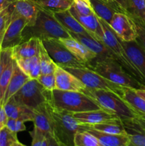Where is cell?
I'll return each instance as SVG.
<instances>
[{
  "instance_id": "cell-1",
  "label": "cell",
  "mask_w": 145,
  "mask_h": 146,
  "mask_svg": "<svg viewBox=\"0 0 145 146\" xmlns=\"http://www.w3.org/2000/svg\"><path fill=\"white\" fill-rule=\"evenodd\" d=\"M46 106L52 121L53 136L63 146L74 145V137L78 131H86L88 125L80 124L72 113L58 109L48 101Z\"/></svg>"
},
{
  "instance_id": "cell-2",
  "label": "cell",
  "mask_w": 145,
  "mask_h": 146,
  "mask_svg": "<svg viewBox=\"0 0 145 146\" xmlns=\"http://www.w3.org/2000/svg\"><path fill=\"white\" fill-rule=\"evenodd\" d=\"M22 36L24 41L31 37H36L40 40L71 37L69 32L54 17L52 10L43 7L38 12L35 24L31 27H26Z\"/></svg>"
},
{
  "instance_id": "cell-3",
  "label": "cell",
  "mask_w": 145,
  "mask_h": 146,
  "mask_svg": "<svg viewBox=\"0 0 145 146\" xmlns=\"http://www.w3.org/2000/svg\"><path fill=\"white\" fill-rule=\"evenodd\" d=\"M88 68L115 84L132 89H144L145 87L128 74L113 57L95 58Z\"/></svg>"
},
{
  "instance_id": "cell-4",
  "label": "cell",
  "mask_w": 145,
  "mask_h": 146,
  "mask_svg": "<svg viewBox=\"0 0 145 146\" xmlns=\"http://www.w3.org/2000/svg\"><path fill=\"white\" fill-rule=\"evenodd\" d=\"M48 101L58 109L64 110L72 113L101 108L89 96L83 93L76 91L57 89L48 91Z\"/></svg>"
},
{
  "instance_id": "cell-5",
  "label": "cell",
  "mask_w": 145,
  "mask_h": 146,
  "mask_svg": "<svg viewBox=\"0 0 145 146\" xmlns=\"http://www.w3.org/2000/svg\"><path fill=\"white\" fill-rule=\"evenodd\" d=\"M82 93L94 100L102 109L115 114L122 120L133 119L138 116L137 113L122 98L113 93L89 88Z\"/></svg>"
},
{
  "instance_id": "cell-6",
  "label": "cell",
  "mask_w": 145,
  "mask_h": 146,
  "mask_svg": "<svg viewBox=\"0 0 145 146\" xmlns=\"http://www.w3.org/2000/svg\"><path fill=\"white\" fill-rule=\"evenodd\" d=\"M99 19L103 30L104 36L102 38V42L109 48L112 57L121 64L128 74H130L133 78L145 87L144 79L130 61L119 38L117 36L106 21L101 19L100 18H99Z\"/></svg>"
},
{
  "instance_id": "cell-7",
  "label": "cell",
  "mask_w": 145,
  "mask_h": 146,
  "mask_svg": "<svg viewBox=\"0 0 145 146\" xmlns=\"http://www.w3.org/2000/svg\"><path fill=\"white\" fill-rule=\"evenodd\" d=\"M65 69L76 76L87 88L109 91L122 98V94L125 87L112 82L90 68H65Z\"/></svg>"
},
{
  "instance_id": "cell-8",
  "label": "cell",
  "mask_w": 145,
  "mask_h": 146,
  "mask_svg": "<svg viewBox=\"0 0 145 146\" xmlns=\"http://www.w3.org/2000/svg\"><path fill=\"white\" fill-rule=\"evenodd\" d=\"M53 61L62 68H88V64L75 56L58 39L41 40Z\"/></svg>"
},
{
  "instance_id": "cell-9",
  "label": "cell",
  "mask_w": 145,
  "mask_h": 146,
  "mask_svg": "<svg viewBox=\"0 0 145 146\" xmlns=\"http://www.w3.org/2000/svg\"><path fill=\"white\" fill-rule=\"evenodd\" d=\"M48 91L37 79H30L11 98L18 104L34 110L48 101Z\"/></svg>"
},
{
  "instance_id": "cell-10",
  "label": "cell",
  "mask_w": 145,
  "mask_h": 146,
  "mask_svg": "<svg viewBox=\"0 0 145 146\" xmlns=\"http://www.w3.org/2000/svg\"><path fill=\"white\" fill-rule=\"evenodd\" d=\"M108 24L117 36L122 41H135L137 37L136 23L126 13H115Z\"/></svg>"
},
{
  "instance_id": "cell-11",
  "label": "cell",
  "mask_w": 145,
  "mask_h": 146,
  "mask_svg": "<svg viewBox=\"0 0 145 146\" xmlns=\"http://www.w3.org/2000/svg\"><path fill=\"white\" fill-rule=\"evenodd\" d=\"M27 25L28 21L22 17L12 19L4 34L1 44L2 49L12 48L24 42L22 32Z\"/></svg>"
},
{
  "instance_id": "cell-12",
  "label": "cell",
  "mask_w": 145,
  "mask_h": 146,
  "mask_svg": "<svg viewBox=\"0 0 145 146\" xmlns=\"http://www.w3.org/2000/svg\"><path fill=\"white\" fill-rule=\"evenodd\" d=\"M54 75L55 78V89L82 93L87 88L82 81L62 67L58 66Z\"/></svg>"
},
{
  "instance_id": "cell-13",
  "label": "cell",
  "mask_w": 145,
  "mask_h": 146,
  "mask_svg": "<svg viewBox=\"0 0 145 146\" xmlns=\"http://www.w3.org/2000/svg\"><path fill=\"white\" fill-rule=\"evenodd\" d=\"M14 11L12 19L22 17L28 21L26 27L34 25L36 20L38 12L42 8L36 0H13Z\"/></svg>"
},
{
  "instance_id": "cell-14",
  "label": "cell",
  "mask_w": 145,
  "mask_h": 146,
  "mask_svg": "<svg viewBox=\"0 0 145 146\" xmlns=\"http://www.w3.org/2000/svg\"><path fill=\"white\" fill-rule=\"evenodd\" d=\"M72 15L77 19V21L91 34L94 38L102 42L103 30L100 22L99 17L93 13L90 15H81L75 11L72 6L69 9Z\"/></svg>"
},
{
  "instance_id": "cell-15",
  "label": "cell",
  "mask_w": 145,
  "mask_h": 146,
  "mask_svg": "<svg viewBox=\"0 0 145 146\" xmlns=\"http://www.w3.org/2000/svg\"><path fill=\"white\" fill-rule=\"evenodd\" d=\"M128 57L145 81V52L136 41H123L119 39Z\"/></svg>"
},
{
  "instance_id": "cell-16",
  "label": "cell",
  "mask_w": 145,
  "mask_h": 146,
  "mask_svg": "<svg viewBox=\"0 0 145 146\" xmlns=\"http://www.w3.org/2000/svg\"><path fill=\"white\" fill-rule=\"evenodd\" d=\"M69 32V31H68ZM71 37L85 46V47L95 53L97 58H105L112 57V54L107 46L102 41H99L91 36L85 35L82 34H77L74 32H69Z\"/></svg>"
},
{
  "instance_id": "cell-17",
  "label": "cell",
  "mask_w": 145,
  "mask_h": 146,
  "mask_svg": "<svg viewBox=\"0 0 145 146\" xmlns=\"http://www.w3.org/2000/svg\"><path fill=\"white\" fill-rule=\"evenodd\" d=\"M72 115L80 123L85 125H92L112 118H119L115 114L110 113L102 108L84 112L74 113Z\"/></svg>"
},
{
  "instance_id": "cell-18",
  "label": "cell",
  "mask_w": 145,
  "mask_h": 146,
  "mask_svg": "<svg viewBox=\"0 0 145 146\" xmlns=\"http://www.w3.org/2000/svg\"><path fill=\"white\" fill-rule=\"evenodd\" d=\"M4 108L8 118L21 120L24 122L33 121L34 110L18 104L12 98H10L4 104Z\"/></svg>"
},
{
  "instance_id": "cell-19",
  "label": "cell",
  "mask_w": 145,
  "mask_h": 146,
  "mask_svg": "<svg viewBox=\"0 0 145 146\" xmlns=\"http://www.w3.org/2000/svg\"><path fill=\"white\" fill-rule=\"evenodd\" d=\"M52 12L58 22L69 32L91 36V34L72 15L69 9L59 10V11L52 10Z\"/></svg>"
},
{
  "instance_id": "cell-20",
  "label": "cell",
  "mask_w": 145,
  "mask_h": 146,
  "mask_svg": "<svg viewBox=\"0 0 145 146\" xmlns=\"http://www.w3.org/2000/svg\"><path fill=\"white\" fill-rule=\"evenodd\" d=\"M60 42L62 43L67 48L70 50L74 55L79 59L87 63L88 65L90 62L97 58V55L87 47L82 45L81 43L75 40L72 37L70 38H59Z\"/></svg>"
},
{
  "instance_id": "cell-21",
  "label": "cell",
  "mask_w": 145,
  "mask_h": 146,
  "mask_svg": "<svg viewBox=\"0 0 145 146\" xmlns=\"http://www.w3.org/2000/svg\"><path fill=\"white\" fill-rule=\"evenodd\" d=\"M86 131L93 135L102 146H127L129 143L127 134L116 135L107 133L93 129L88 125Z\"/></svg>"
},
{
  "instance_id": "cell-22",
  "label": "cell",
  "mask_w": 145,
  "mask_h": 146,
  "mask_svg": "<svg viewBox=\"0 0 145 146\" xmlns=\"http://www.w3.org/2000/svg\"><path fill=\"white\" fill-rule=\"evenodd\" d=\"M39 38L31 37L11 48V56L14 60L33 57L38 55Z\"/></svg>"
},
{
  "instance_id": "cell-23",
  "label": "cell",
  "mask_w": 145,
  "mask_h": 146,
  "mask_svg": "<svg viewBox=\"0 0 145 146\" xmlns=\"http://www.w3.org/2000/svg\"><path fill=\"white\" fill-rule=\"evenodd\" d=\"M33 122L34 123V127L45 133L53 135L52 121L47 108L46 102L41 104L36 108L34 109Z\"/></svg>"
},
{
  "instance_id": "cell-24",
  "label": "cell",
  "mask_w": 145,
  "mask_h": 146,
  "mask_svg": "<svg viewBox=\"0 0 145 146\" xmlns=\"http://www.w3.org/2000/svg\"><path fill=\"white\" fill-rule=\"evenodd\" d=\"M31 78L24 74L22 70L18 67L17 65L16 62L14 60V71H13L12 76L10 79L9 84L8 88H7V91H6L5 96H4V102L3 104H5L10 98L13 96L16 92H18L23 86Z\"/></svg>"
},
{
  "instance_id": "cell-25",
  "label": "cell",
  "mask_w": 145,
  "mask_h": 146,
  "mask_svg": "<svg viewBox=\"0 0 145 146\" xmlns=\"http://www.w3.org/2000/svg\"><path fill=\"white\" fill-rule=\"evenodd\" d=\"M129 143L135 146H145V130L133 119L122 120Z\"/></svg>"
},
{
  "instance_id": "cell-26",
  "label": "cell",
  "mask_w": 145,
  "mask_h": 146,
  "mask_svg": "<svg viewBox=\"0 0 145 146\" xmlns=\"http://www.w3.org/2000/svg\"><path fill=\"white\" fill-rule=\"evenodd\" d=\"M15 61L23 72L26 74L31 79H37L41 74V64L38 55Z\"/></svg>"
},
{
  "instance_id": "cell-27",
  "label": "cell",
  "mask_w": 145,
  "mask_h": 146,
  "mask_svg": "<svg viewBox=\"0 0 145 146\" xmlns=\"http://www.w3.org/2000/svg\"><path fill=\"white\" fill-rule=\"evenodd\" d=\"M122 99L139 115H145V99L138 95L134 89L125 88Z\"/></svg>"
},
{
  "instance_id": "cell-28",
  "label": "cell",
  "mask_w": 145,
  "mask_h": 146,
  "mask_svg": "<svg viewBox=\"0 0 145 146\" xmlns=\"http://www.w3.org/2000/svg\"><path fill=\"white\" fill-rule=\"evenodd\" d=\"M88 126L97 131L107 133L116 134V135L127 134L122 120L120 118H112V119L107 120L100 123L94 124V125H88Z\"/></svg>"
},
{
  "instance_id": "cell-29",
  "label": "cell",
  "mask_w": 145,
  "mask_h": 146,
  "mask_svg": "<svg viewBox=\"0 0 145 146\" xmlns=\"http://www.w3.org/2000/svg\"><path fill=\"white\" fill-rule=\"evenodd\" d=\"M94 12L101 19L109 24L115 13L119 11L104 0H90Z\"/></svg>"
},
{
  "instance_id": "cell-30",
  "label": "cell",
  "mask_w": 145,
  "mask_h": 146,
  "mask_svg": "<svg viewBox=\"0 0 145 146\" xmlns=\"http://www.w3.org/2000/svg\"><path fill=\"white\" fill-rule=\"evenodd\" d=\"M127 13L134 21L145 26V0H128Z\"/></svg>"
},
{
  "instance_id": "cell-31",
  "label": "cell",
  "mask_w": 145,
  "mask_h": 146,
  "mask_svg": "<svg viewBox=\"0 0 145 146\" xmlns=\"http://www.w3.org/2000/svg\"><path fill=\"white\" fill-rule=\"evenodd\" d=\"M38 51L41 74H53L58 65L53 61L51 57L49 56L41 40H39L38 42Z\"/></svg>"
},
{
  "instance_id": "cell-32",
  "label": "cell",
  "mask_w": 145,
  "mask_h": 146,
  "mask_svg": "<svg viewBox=\"0 0 145 146\" xmlns=\"http://www.w3.org/2000/svg\"><path fill=\"white\" fill-rule=\"evenodd\" d=\"M14 66V59L11 57L0 76V104H3V102H4V96H5L6 91L8 88L11 76H12Z\"/></svg>"
},
{
  "instance_id": "cell-33",
  "label": "cell",
  "mask_w": 145,
  "mask_h": 146,
  "mask_svg": "<svg viewBox=\"0 0 145 146\" xmlns=\"http://www.w3.org/2000/svg\"><path fill=\"white\" fill-rule=\"evenodd\" d=\"M75 146H102L98 140L87 131H78L74 137Z\"/></svg>"
},
{
  "instance_id": "cell-34",
  "label": "cell",
  "mask_w": 145,
  "mask_h": 146,
  "mask_svg": "<svg viewBox=\"0 0 145 146\" xmlns=\"http://www.w3.org/2000/svg\"><path fill=\"white\" fill-rule=\"evenodd\" d=\"M39 5L51 10H67L72 6V0H36Z\"/></svg>"
},
{
  "instance_id": "cell-35",
  "label": "cell",
  "mask_w": 145,
  "mask_h": 146,
  "mask_svg": "<svg viewBox=\"0 0 145 146\" xmlns=\"http://www.w3.org/2000/svg\"><path fill=\"white\" fill-rule=\"evenodd\" d=\"M13 11L14 4L12 1L9 5L0 11V35H4L9 25L12 21Z\"/></svg>"
},
{
  "instance_id": "cell-36",
  "label": "cell",
  "mask_w": 145,
  "mask_h": 146,
  "mask_svg": "<svg viewBox=\"0 0 145 146\" xmlns=\"http://www.w3.org/2000/svg\"><path fill=\"white\" fill-rule=\"evenodd\" d=\"M30 135L32 138L31 146H48L49 141L48 136L51 134L45 133L34 127V130L30 132Z\"/></svg>"
},
{
  "instance_id": "cell-37",
  "label": "cell",
  "mask_w": 145,
  "mask_h": 146,
  "mask_svg": "<svg viewBox=\"0 0 145 146\" xmlns=\"http://www.w3.org/2000/svg\"><path fill=\"white\" fill-rule=\"evenodd\" d=\"M18 141L16 133L11 131L7 126L1 128L0 132V146H12Z\"/></svg>"
},
{
  "instance_id": "cell-38",
  "label": "cell",
  "mask_w": 145,
  "mask_h": 146,
  "mask_svg": "<svg viewBox=\"0 0 145 146\" xmlns=\"http://www.w3.org/2000/svg\"><path fill=\"white\" fill-rule=\"evenodd\" d=\"M72 6L81 15H90L95 13L90 0H72Z\"/></svg>"
},
{
  "instance_id": "cell-39",
  "label": "cell",
  "mask_w": 145,
  "mask_h": 146,
  "mask_svg": "<svg viewBox=\"0 0 145 146\" xmlns=\"http://www.w3.org/2000/svg\"><path fill=\"white\" fill-rule=\"evenodd\" d=\"M40 84L47 91H51L55 89V78L53 74H41L37 78Z\"/></svg>"
},
{
  "instance_id": "cell-40",
  "label": "cell",
  "mask_w": 145,
  "mask_h": 146,
  "mask_svg": "<svg viewBox=\"0 0 145 146\" xmlns=\"http://www.w3.org/2000/svg\"><path fill=\"white\" fill-rule=\"evenodd\" d=\"M24 121H21V120L18 119H13V118H8L6 123L5 126L11 131L14 133H18L21 132V131H26V128L24 124Z\"/></svg>"
},
{
  "instance_id": "cell-41",
  "label": "cell",
  "mask_w": 145,
  "mask_h": 146,
  "mask_svg": "<svg viewBox=\"0 0 145 146\" xmlns=\"http://www.w3.org/2000/svg\"><path fill=\"white\" fill-rule=\"evenodd\" d=\"M11 57V48H6L0 51V76Z\"/></svg>"
},
{
  "instance_id": "cell-42",
  "label": "cell",
  "mask_w": 145,
  "mask_h": 146,
  "mask_svg": "<svg viewBox=\"0 0 145 146\" xmlns=\"http://www.w3.org/2000/svg\"><path fill=\"white\" fill-rule=\"evenodd\" d=\"M135 23L137 29V37L135 41L138 43V44L142 47L145 52V26L136 21Z\"/></svg>"
},
{
  "instance_id": "cell-43",
  "label": "cell",
  "mask_w": 145,
  "mask_h": 146,
  "mask_svg": "<svg viewBox=\"0 0 145 146\" xmlns=\"http://www.w3.org/2000/svg\"><path fill=\"white\" fill-rule=\"evenodd\" d=\"M7 120H8V117H7V114H6L4 105L0 104V127L1 128L5 126Z\"/></svg>"
},
{
  "instance_id": "cell-44",
  "label": "cell",
  "mask_w": 145,
  "mask_h": 146,
  "mask_svg": "<svg viewBox=\"0 0 145 146\" xmlns=\"http://www.w3.org/2000/svg\"><path fill=\"white\" fill-rule=\"evenodd\" d=\"M48 139H49V141H48V146H63L56 139H55V137H54L53 135H49Z\"/></svg>"
},
{
  "instance_id": "cell-45",
  "label": "cell",
  "mask_w": 145,
  "mask_h": 146,
  "mask_svg": "<svg viewBox=\"0 0 145 146\" xmlns=\"http://www.w3.org/2000/svg\"><path fill=\"white\" fill-rule=\"evenodd\" d=\"M104 1H106V2L109 3V4H111V5H112V6H113V7H115V8L117 10V11H119V12H122V13H126V14H127V12H126V11H125V10H123V9H122L121 8V7H119V6L118 5V4H117V3L115 2V1H114V0H104Z\"/></svg>"
},
{
  "instance_id": "cell-46",
  "label": "cell",
  "mask_w": 145,
  "mask_h": 146,
  "mask_svg": "<svg viewBox=\"0 0 145 146\" xmlns=\"http://www.w3.org/2000/svg\"><path fill=\"white\" fill-rule=\"evenodd\" d=\"M121 8L125 10L127 12V1L128 0H114Z\"/></svg>"
},
{
  "instance_id": "cell-47",
  "label": "cell",
  "mask_w": 145,
  "mask_h": 146,
  "mask_svg": "<svg viewBox=\"0 0 145 146\" xmlns=\"http://www.w3.org/2000/svg\"><path fill=\"white\" fill-rule=\"evenodd\" d=\"M134 119L140 125V126L145 130V115H139Z\"/></svg>"
},
{
  "instance_id": "cell-48",
  "label": "cell",
  "mask_w": 145,
  "mask_h": 146,
  "mask_svg": "<svg viewBox=\"0 0 145 146\" xmlns=\"http://www.w3.org/2000/svg\"><path fill=\"white\" fill-rule=\"evenodd\" d=\"M12 1L13 0H0V11L8 5H9Z\"/></svg>"
},
{
  "instance_id": "cell-49",
  "label": "cell",
  "mask_w": 145,
  "mask_h": 146,
  "mask_svg": "<svg viewBox=\"0 0 145 146\" xmlns=\"http://www.w3.org/2000/svg\"><path fill=\"white\" fill-rule=\"evenodd\" d=\"M134 91L138 95L145 99V88L144 89H134Z\"/></svg>"
},
{
  "instance_id": "cell-50",
  "label": "cell",
  "mask_w": 145,
  "mask_h": 146,
  "mask_svg": "<svg viewBox=\"0 0 145 146\" xmlns=\"http://www.w3.org/2000/svg\"><path fill=\"white\" fill-rule=\"evenodd\" d=\"M12 146H26V145H24V144H22L21 143H20L19 141H16V142Z\"/></svg>"
},
{
  "instance_id": "cell-51",
  "label": "cell",
  "mask_w": 145,
  "mask_h": 146,
  "mask_svg": "<svg viewBox=\"0 0 145 146\" xmlns=\"http://www.w3.org/2000/svg\"><path fill=\"white\" fill-rule=\"evenodd\" d=\"M3 37H4V35H0V51L2 50V48H1V44H2Z\"/></svg>"
},
{
  "instance_id": "cell-52",
  "label": "cell",
  "mask_w": 145,
  "mask_h": 146,
  "mask_svg": "<svg viewBox=\"0 0 145 146\" xmlns=\"http://www.w3.org/2000/svg\"><path fill=\"white\" fill-rule=\"evenodd\" d=\"M127 146H135V145H132V144H131V143H129V145H128Z\"/></svg>"
},
{
  "instance_id": "cell-53",
  "label": "cell",
  "mask_w": 145,
  "mask_h": 146,
  "mask_svg": "<svg viewBox=\"0 0 145 146\" xmlns=\"http://www.w3.org/2000/svg\"><path fill=\"white\" fill-rule=\"evenodd\" d=\"M1 127H0V132H1Z\"/></svg>"
}]
</instances>
